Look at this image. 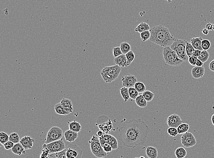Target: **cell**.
I'll list each match as a JSON object with an SVG mask.
<instances>
[{"mask_svg": "<svg viewBox=\"0 0 214 158\" xmlns=\"http://www.w3.org/2000/svg\"><path fill=\"white\" fill-rule=\"evenodd\" d=\"M66 149L67 150V158H81L83 154L82 150L76 144H69Z\"/></svg>", "mask_w": 214, "mask_h": 158, "instance_id": "10", "label": "cell"}, {"mask_svg": "<svg viewBox=\"0 0 214 158\" xmlns=\"http://www.w3.org/2000/svg\"><path fill=\"white\" fill-rule=\"evenodd\" d=\"M34 140L29 136H26L20 139V143L26 150L32 149L34 145Z\"/></svg>", "mask_w": 214, "mask_h": 158, "instance_id": "16", "label": "cell"}, {"mask_svg": "<svg viewBox=\"0 0 214 158\" xmlns=\"http://www.w3.org/2000/svg\"><path fill=\"white\" fill-rule=\"evenodd\" d=\"M211 122H212V124L214 126V114L212 115L211 118Z\"/></svg>", "mask_w": 214, "mask_h": 158, "instance_id": "54", "label": "cell"}, {"mask_svg": "<svg viewBox=\"0 0 214 158\" xmlns=\"http://www.w3.org/2000/svg\"><path fill=\"white\" fill-rule=\"evenodd\" d=\"M163 54L166 64L171 66H178L184 62L178 57L176 52L173 50L170 46L164 48Z\"/></svg>", "mask_w": 214, "mask_h": 158, "instance_id": "4", "label": "cell"}, {"mask_svg": "<svg viewBox=\"0 0 214 158\" xmlns=\"http://www.w3.org/2000/svg\"><path fill=\"white\" fill-rule=\"evenodd\" d=\"M209 69H210V71L214 72V59L209 63Z\"/></svg>", "mask_w": 214, "mask_h": 158, "instance_id": "49", "label": "cell"}, {"mask_svg": "<svg viewBox=\"0 0 214 158\" xmlns=\"http://www.w3.org/2000/svg\"><path fill=\"white\" fill-rule=\"evenodd\" d=\"M205 73V68L203 66H196L191 70V74L194 79H199L204 76Z\"/></svg>", "mask_w": 214, "mask_h": 158, "instance_id": "15", "label": "cell"}, {"mask_svg": "<svg viewBox=\"0 0 214 158\" xmlns=\"http://www.w3.org/2000/svg\"><path fill=\"white\" fill-rule=\"evenodd\" d=\"M195 49L193 48V45H192L190 42H186V51L187 55L189 57L193 55V52H194Z\"/></svg>", "mask_w": 214, "mask_h": 158, "instance_id": "35", "label": "cell"}, {"mask_svg": "<svg viewBox=\"0 0 214 158\" xmlns=\"http://www.w3.org/2000/svg\"><path fill=\"white\" fill-rule=\"evenodd\" d=\"M60 103L67 111L69 112L70 113L73 112L74 109L73 104L71 100L68 98H64L62 99Z\"/></svg>", "mask_w": 214, "mask_h": 158, "instance_id": "21", "label": "cell"}, {"mask_svg": "<svg viewBox=\"0 0 214 158\" xmlns=\"http://www.w3.org/2000/svg\"><path fill=\"white\" fill-rule=\"evenodd\" d=\"M43 147L48 148L51 153L61 151L66 149L65 144L62 138L50 143L44 144Z\"/></svg>", "mask_w": 214, "mask_h": 158, "instance_id": "9", "label": "cell"}, {"mask_svg": "<svg viewBox=\"0 0 214 158\" xmlns=\"http://www.w3.org/2000/svg\"><path fill=\"white\" fill-rule=\"evenodd\" d=\"M142 95L147 102H151L153 100L154 97V94L151 91L146 90L142 93Z\"/></svg>", "mask_w": 214, "mask_h": 158, "instance_id": "37", "label": "cell"}, {"mask_svg": "<svg viewBox=\"0 0 214 158\" xmlns=\"http://www.w3.org/2000/svg\"><path fill=\"white\" fill-rule=\"evenodd\" d=\"M150 132L149 127L144 122L133 119L119 128L118 139L125 147L135 149L146 143Z\"/></svg>", "mask_w": 214, "mask_h": 158, "instance_id": "1", "label": "cell"}, {"mask_svg": "<svg viewBox=\"0 0 214 158\" xmlns=\"http://www.w3.org/2000/svg\"><path fill=\"white\" fill-rule=\"evenodd\" d=\"M120 93L122 97L123 98L125 102H127L130 98L129 96L128 88L126 87H123L120 89Z\"/></svg>", "mask_w": 214, "mask_h": 158, "instance_id": "31", "label": "cell"}, {"mask_svg": "<svg viewBox=\"0 0 214 158\" xmlns=\"http://www.w3.org/2000/svg\"><path fill=\"white\" fill-rule=\"evenodd\" d=\"M123 54V52L121 51L120 47H115V48H113V54L115 58Z\"/></svg>", "mask_w": 214, "mask_h": 158, "instance_id": "44", "label": "cell"}, {"mask_svg": "<svg viewBox=\"0 0 214 158\" xmlns=\"http://www.w3.org/2000/svg\"><path fill=\"white\" fill-rule=\"evenodd\" d=\"M66 151L67 150L65 149L61 151L50 153L48 156V158H67L66 156Z\"/></svg>", "mask_w": 214, "mask_h": 158, "instance_id": "27", "label": "cell"}, {"mask_svg": "<svg viewBox=\"0 0 214 158\" xmlns=\"http://www.w3.org/2000/svg\"><path fill=\"white\" fill-rule=\"evenodd\" d=\"M189 129H190V125L188 124L183 122L182 124H181L178 127L177 129L179 135H183L188 132Z\"/></svg>", "mask_w": 214, "mask_h": 158, "instance_id": "30", "label": "cell"}, {"mask_svg": "<svg viewBox=\"0 0 214 158\" xmlns=\"http://www.w3.org/2000/svg\"><path fill=\"white\" fill-rule=\"evenodd\" d=\"M63 130L59 127H53L47 135L45 143L49 144L61 139L63 137Z\"/></svg>", "mask_w": 214, "mask_h": 158, "instance_id": "8", "label": "cell"}, {"mask_svg": "<svg viewBox=\"0 0 214 158\" xmlns=\"http://www.w3.org/2000/svg\"><path fill=\"white\" fill-rule=\"evenodd\" d=\"M135 102L136 104L140 108H145L148 105V102L144 98L142 94L138 96V97L136 98Z\"/></svg>", "mask_w": 214, "mask_h": 158, "instance_id": "25", "label": "cell"}, {"mask_svg": "<svg viewBox=\"0 0 214 158\" xmlns=\"http://www.w3.org/2000/svg\"><path fill=\"white\" fill-rule=\"evenodd\" d=\"M198 57H196L194 56H192L189 57V63L192 66H196V63Z\"/></svg>", "mask_w": 214, "mask_h": 158, "instance_id": "46", "label": "cell"}, {"mask_svg": "<svg viewBox=\"0 0 214 158\" xmlns=\"http://www.w3.org/2000/svg\"><path fill=\"white\" fill-rule=\"evenodd\" d=\"M129 96L130 98L133 100H135L136 98L139 95V92L136 90L134 87H131L128 88Z\"/></svg>", "mask_w": 214, "mask_h": 158, "instance_id": "36", "label": "cell"}, {"mask_svg": "<svg viewBox=\"0 0 214 158\" xmlns=\"http://www.w3.org/2000/svg\"><path fill=\"white\" fill-rule=\"evenodd\" d=\"M69 129L73 130L77 133H79L81 131V125L79 122L74 120L71 122H68Z\"/></svg>", "mask_w": 214, "mask_h": 158, "instance_id": "24", "label": "cell"}, {"mask_svg": "<svg viewBox=\"0 0 214 158\" xmlns=\"http://www.w3.org/2000/svg\"><path fill=\"white\" fill-rule=\"evenodd\" d=\"M125 55L126 59H127V66H128L130 65L132 62L133 61L135 56L134 54L133 51H130Z\"/></svg>", "mask_w": 214, "mask_h": 158, "instance_id": "41", "label": "cell"}, {"mask_svg": "<svg viewBox=\"0 0 214 158\" xmlns=\"http://www.w3.org/2000/svg\"><path fill=\"white\" fill-rule=\"evenodd\" d=\"M9 140V135L5 132L0 133V143L2 145H4L6 142Z\"/></svg>", "mask_w": 214, "mask_h": 158, "instance_id": "38", "label": "cell"}, {"mask_svg": "<svg viewBox=\"0 0 214 158\" xmlns=\"http://www.w3.org/2000/svg\"><path fill=\"white\" fill-rule=\"evenodd\" d=\"M134 88L139 93H143L146 90L145 84L141 82H137L135 85Z\"/></svg>", "mask_w": 214, "mask_h": 158, "instance_id": "34", "label": "cell"}, {"mask_svg": "<svg viewBox=\"0 0 214 158\" xmlns=\"http://www.w3.org/2000/svg\"><path fill=\"white\" fill-rule=\"evenodd\" d=\"M204 64V63H203L201 60H200V59L198 58L197 60L196 63V66L199 67L203 66Z\"/></svg>", "mask_w": 214, "mask_h": 158, "instance_id": "51", "label": "cell"}, {"mask_svg": "<svg viewBox=\"0 0 214 158\" xmlns=\"http://www.w3.org/2000/svg\"><path fill=\"white\" fill-rule=\"evenodd\" d=\"M201 46L203 50L207 51L209 49L211 46L210 42L207 39L203 40L201 42Z\"/></svg>", "mask_w": 214, "mask_h": 158, "instance_id": "43", "label": "cell"}, {"mask_svg": "<svg viewBox=\"0 0 214 158\" xmlns=\"http://www.w3.org/2000/svg\"><path fill=\"white\" fill-rule=\"evenodd\" d=\"M168 133L170 136L175 137L179 134L178 130L176 128L170 127H169L168 129Z\"/></svg>", "mask_w": 214, "mask_h": 158, "instance_id": "42", "label": "cell"}, {"mask_svg": "<svg viewBox=\"0 0 214 158\" xmlns=\"http://www.w3.org/2000/svg\"><path fill=\"white\" fill-rule=\"evenodd\" d=\"M151 42L162 47L171 46L176 39L171 34L170 30L165 26L158 25L150 30Z\"/></svg>", "mask_w": 214, "mask_h": 158, "instance_id": "2", "label": "cell"}, {"mask_svg": "<svg viewBox=\"0 0 214 158\" xmlns=\"http://www.w3.org/2000/svg\"><path fill=\"white\" fill-rule=\"evenodd\" d=\"M150 27L148 23L142 22L135 29V32H138V33H141L144 32V31L150 30Z\"/></svg>", "mask_w": 214, "mask_h": 158, "instance_id": "26", "label": "cell"}, {"mask_svg": "<svg viewBox=\"0 0 214 158\" xmlns=\"http://www.w3.org/2000/svg\"><path fill=\"white\" fill-rule=\"evenodd\" d=\"M78 133L69 129L65 132L64 136H65V138L67 141L69 142H73L78 137Z\"/></svg>", "mask_w": 214, "mask_h": 158, "instance_id": "18", "label": "cell"}, {"mask_svg": "<svg viewBox=\"0 0 214 158\" xmlns=\"http://www.w3.org/2000/svg\"><path fill=\"white\" fill-rule=\"evenodd\" d=\"M89 143L90 144L91 151L95 157L99 158L107 157L109 153L103 150L99 138L97 135L93 136Z\"/></svg>", "mask_w": 214, "mask_h": 158, "instance_id": "6", "label": "cell"}, {"mask_svg": "<svg viewBox=\"0 0 214 158\" xmlns=\"http://www.w3.org/2000/svg\"><path fill=\"white\" fill-rule=\"evenodd\" d=\"M99 138L101 146H102V148H103L104 151L108 153H109L110 152L112 151L113 149H112L111 145H110L107 142L105 141V140L102 139L101 138L99 137Z\"/></svg>", "mask_w": 214, "mask_h": 158, "instance_id": "29", "label": "cell"}, {"mask_svg": "<svg viewBox=\"0 0 214 158\" xmlns=\"http://www.w3.org/2000/svg\"><path fill=\"white\" fill-rule=\"evenodd\" d=\"M175 154L177 158H184L187 155V151L183 147H179L175 150Z\"/></svg>", "mask_w": 214, "mask_h": 158, "instance_id": "28", "label": "cell"}, {"mask_svg": "<svg viewBox=\"0 0 214 158\" xmlns=\"http://www.w3.org/2000/svg\"><path fill=\"white\" fill-rule=\"evenodd\" d=\"M165 1H167L168 2V3H171V2H172V0H165Z\"/></svg>", "mask_w": 214, "mask_h": 158, "instance_id": "55", "label": "cell"}, {"mask_svg": "<svg viewBox=\"0 0 214 158\" xmlns=\"http://www.w3.org/2000/svg\"><path fill=\"white\" fill-rule=\"evenodd\" d=\"M213 31H214V24L213 25Z\"/></svg>", "mask_w": 214, "mask_h": 158, "instance_id": "56", "label": "cell"}, {"mask_svg": "<svg viewBox=\"0 0 214 158\" xmlns=\"http://www.w3.org/2000/svg\"><path fill=\"white\" fill-rule=\"evenodd\" d=\"M186 42L185 40L176 39L170 46V48L176 52L178 57L184 62H187L189 60V57L186 51Z\"/></svg>", "mask_w": 214, "mask_h": 158, "instance_id": "5", "label": "cell"}, {"mask_svg": "<svg viewBox=\"0 0 214 158\" xmlns=\"http://www.w3.org/2000/svg\"><path fill=\"white\" fill-rule=\"evenodd\" d=\"M120 47L121 48V51H122L123 54H126L129 51H131V46L126 42H122L120 44Z\"/></svg>", "mask_w": 214, "mask_h": 158, "instance_id": "32", "label": "cell"}, {"mask_svg": "<svg viewBox=\"0 0 214 158\" xmlns=\"http://www.w3.org/2000/svg\"><path fill=\"white\" fill-rule=\"evenodd\" d=\"M104 132H103V131H101V130H100V131H98V132H97V134H96V135L98 136V137H99L102 136L103 135H104Z\"/></svg>", "mask_w": 214, "mask_h": 158, "instance_id": "52", "label": "cell"}, {"mask_svg": "<svg viewBox=\"0 0 214 158\" xmlns=\"http://www.w3.org/2000/svg\"><path fill=\"white\" fill-rule=\"evenodd\" d=\"M114 62L116 65H117L121 67H127V61L125 54L121 55L114 58Z\"/></svg>", "mask_w": 214, "mask_h": 158, "instance_id": "17", "label": "cell"}, {"mask_svg": "<svg viewBox=\"0 0 214 158\" xmlns=\"http://www.w3.org/2000/svg\"><path fill=\"white\" fill-rule=\"evenodd\" d=\"M209 57V54L207 50H202L201 51L200 55L198 57V58L201 60L203 63H206L208 61Z\"/></svg>", "mask_w": 214, "mask_h": 158, "instance_id": "33", "label": "cell"}, {"mask_svg": "<svg viewBox=\"0 0 214 158\" xmlns=\"http://www.w3.org/2000/svg\"><path fill=\"white\" fill-rule=\"evenodd\" d=\"M146 154L149 158H157L158 150L157 149L153 146H148L146 150Z\"/></svg>", "mask_w": 214, "mask_h": 158, "instance_id": "20", "label": "cell"}, {"mask_svg": "<svg viewBox=\"0 0 214 158\" xmlns=\"http://www.w3.org/2000/svg\"><path fill=\"white\" fill-rule=\"evenodd\" d=\"M9 140L14 144L20 142V138L18 134L16 132H13L9 135Z\"/></svg>", "mask_w": 214, "mask_h": 158, "instance_id": "39", "label": "cell"}, {"mask_svg": "<svg viewBox=\"0 0 214 158\" xmlns=\"http://www.w3.org/2000/svg\"><path fill=\"white\" fill-rule=\"evenodd\" d=\"M14 144H15L14 143L9 140L8 141L6 142L3 145H4V148L6 150H9L13 148Z\"/></svg>", "mask_w": 214, "mask_h": 158, "instance_id": "47", "label": "cell"}, {"mask_svg": "<svg viewBox=\"0 0 214 158\" xmlns=\"http://www.w3.org/2000/svg\"><path fill=\"white\" fill-rule=\"evenodd\" d=\"M122 82L124 87L129 88L131 87H134L136 83L138 82V79L135 75L130 74L123 77Z\"/></svg>", "mask_w": 214, "mask_h": 158, "instance_id": "13", "label": "cell"}, {"mask_svg": "<svg viewBox=\"0 0 214 158\" xmlns=\"http://www.w3.org/2000/svg\"><path fill=\"white\" fill-rule=\"evenodd\" d=\"M122 71V67L117 65L105 67L101 73L102 79L106 83H111L117 79Z\"/></svg>", "mask_w": 214, "mask_h": 158, "instance_id": "3", "label": "cell"}, {"mask_svg": "<svg viewBox=\"0 0 214 158\" xmlns=\"http://www.w3.org/2000/svg\"><path fill=\"white\" fill-rule=\"evenodd\" d=\"M183 121L178 114H171L168 116L167 119L168 125L170 127L177 128L179 125L182 124Z\"/></svg>", "mask_w": 214, "mask_h": 158, "instance_id": "12", "label": "cell"}, {"mask_svg": "<svg viewBox=\"0 0 214 158\" xmlns=\"http://www.w3.org/2000/svg\"><path fill=\"white\" fill-rule=\"evenodd\" d=\"M201 51H202L200 50L196 49L194 50V52H193V55L194 56L196 57H198L200 55V54H201Z\"/></svg>", "mask_w": 214, "mask_h": 158, "instance_id": "48", "label": "cell"}, {"mask_svg": "<svg viewBox=\"0 0 214 158\" xmlns=\"http://www.w3.org/2000/svg\"><path fill=\"white\" fill-rule=\"evenodd\" d=\"M202 37H198V38H193L191 39L190 43L193 46L195 49L200 50H203L201 46V42H202Z\"/></svg>", "mask_w": 214, "mask_h": 158, "instance_id": "22", "label": "cell"}, {"mask_svg": "<svg viewBox=\"0 0 214 158\" xmlns=\"http://www.w3.org/2000/svg\"><path fill=\"white\" fill-rule=\"evenodd\" d=\"M11 150L12 152L17 155H21L26 154V150L20 142L15 144Z\"/></svg>", "mask_w": 214, "mask_h": 158, "instance_id": "19", "label": "cell"}, {"mask_svg": "<svg viewBox=\"0 0 214 158\" xmlns=\"http://www.w3.org/2000/svg\"><path fill=\"white\" fill-rule=\"evenodd\" d=\"M206 28L209 31H213V25L210 23H208L206 25Z\"/></svg>", "mask_w": 214, "mask_h": 158, "instance_id": "50", "label": "cell"}, {"mask_svg": "<svg viewBox=\"0 0 214 158\" xmlns=\"http://www.w3.org/2000/svg\"><path fill=\"white\" fill-rule=\"evenodd\" d=\"M202 33L204 34L205 35H207L209 34V31L207 30L206 28V29H204L202 30Z\"/></svg>", "mask_w": 214, "mask_h": 158, "instance_id": "53", "label": "cell"}, {"mask_svg": "<svg viewBox=\"0 0 214 158\" xmlns=\"http://www.w3.org/2000/svg\"><path fill=\"white\" fill-rule=\"evenodd\" d=\"M99 137L101 138L109 144L112 147L113 150H116L118 149V144L117 139L112 135L104 133L102 136Z\"/></svg>", "mask_w": 214, "mask_h": 158, "instance_id": "14", "label": "cell"}, {"mask_svg": "<svg viewBox=\"0 0 214 158\" xmlns=\"http://www.w3.org/2000/svg\"><path fill=\"white\" fill-rule=\"evenodd\" d=\"M182 145L185 148H190L196 144V138L192 133L187 132L183 134L181 138Z\"/></svg>", "mask_w": 214, "mask_h": 158, "instance_id": "11", "label": "cell"}, {"mask_svg": "<svg viewBox=\"0 0 214 158\" xmlns=\"http://www.w3.org/2000/svg\"><path fill=\"white\" fill-rule=\"evenodd\" d=\"M55 112L58 114L62 115H67L70 113L64 108L61 103H58L54 106Z\"/></svg>", "mask_w": 214, "mask_h": 158, "instance_id": "23", "label": "cell"}, {"mask_svg": "<svg viewBox=\"0 0 214 158\" xmlns=\"http://www.w3.org/2000/svg\"><path fill=\"white\" fill-rule=\"evenodd\" d=\"M96 125L105 134H108L113 128L111 119L105 115H101L97 120Z\"/></svg>", "mask_w": 214, "mask_h": 158, "instance_id": "7", "label": "cell"}, {"mask_svg": "<svg viewBox=\"0 0 214 158\" xmlns=\"http://www.w3.org/2000/svg\"><path fill=\"white\" fill-rule=\"evenodd\" d=\"M141 39L143 42L147 41L150 39L151 37V33L150 30L145 31L140 33Z\"/></svg>", "mask_w": 214, "mask_h": 158, "instance_id": "40", "label": "cell"}, {"mask_svg": "<svg viewBox=\"0 0 214 158\" xmlns=\"http://www.w3.org/2000/svg\"><path fill=\"white\" fill-rule=\"evenodd\" d=\"M50 153V150L48 148L44 147V148H43V150H42V152L40 157L43 158H48V156H49Z\"/></svg>", "mask_w": 214, "mask_h": 158, "instance_id": "45", "label": "cell"}]
</instances>
